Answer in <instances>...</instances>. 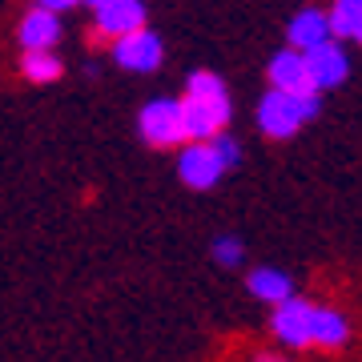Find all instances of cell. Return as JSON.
I'll list each match as a JSON object with an SVG mask.
<instances>
[{"mask_svg": "<svg viewBox=\"0 0 362 362\" xmlns=\"http://www.w3.org/2000/svg\"><path fill=\"white\" fill-rule=\"evenodd\" d=\"M310 117H318V97H314V93L270 89L258 105V125L270 133V137H290V133H298Z\"/></svg>", "mask_w": 362, "mask_h": 362, "instance_id": "1", "label": "cell"}, {"mask_svg": "<svg viewBox=\"0 0 362 362\" xmlns=\"http://www.w3.org/2000/svg\"><path fill=\"white\" fill-rule=\"evenodd\" d=\"M230 97L221 93H189L181 101V117H185V137L189 141H209L214 133H221L230 125Z\"/></svg>", "mask_w": 362, "mask_h": 362, "instance_id": "2", "label": "cell"}, {"mask_svg": "<svg viewBox=\"0 0 362 362\" xmlns=\"http://www.w3.org/2000/svg\"><path fill=\"white\" fill-rule=\"evenodd\" d=\"M137 125H141V137L149 145H157V149H169V145L189 141V137H185L181 101H169V97H161V101H153V105H145L141 117H137Z\"/></svg>", "mask_w": 362, "mask_h": 362, "instance_id": "3", "label": "cell"}, {"mask_svg": "<svg viewBox=\"0 0 362 362\" xmlns=\"http://www.w3.org/2000/svg\"><path fill=\"white\" fill-rule=\"evenodd\" d=\"M302 57H306V73H310L314 93H322V89H334V85H342V81H346V73H350L346 52H342V45H338L334 37H326L322 45L306 49Z\"/></svg>", "mask_w": 362, "mask_h": 362, "instance_id": "4", "label": "cell"}, {"mask_svg": "<svg viewBox=\"0 0 362 362\" xmlns=\"http://www.w3.org/2000/svg\"><path fill=\"white\" fill-rule=\"evenodd\" d=\"M161 37L157 33H149V28H133V33H125V37H117L113 45V57L121 69H133V73H153L157 65H161Z\"/></svg>", "mask_w": 362, "mask_h": 362, "instance_id": "5", "label": "cell"}, {"mask_svg": "<svg viewBox=\"0 0 362 362\" xmlns=\"http://www.w3.org/2000/svg\"><path fill=\"white\" fill-rule=\"evenodd\" d=\"M221 169L226 165L218 161V153H214L209 141H194L177 161V173H181V181H185L189 189H214L218 177H221Z\"/></svg>", "mask_w": 362, "mask_h": 362, "instance_id": "6", "label": "cell"}, {"mask_svg": "<svg viewBox=\"0 0 362 362\" xmlns=\"http://www.w3.org/2000/svg\"><path fill=\"white\" fill-rule=\"evenodd\" d=\"M310 302H302V298H282V302H274V334L282 338L286 346H306L310 342Z\"/></svg>", "mask_w": 362, "mask_h": 362, "instance_id": "7", "label": "cell"}, {"mask_svg": "<svg viewBox=\"0 0 362 362\" xmlns=\"http://www.w3.org/2000/svg\"><path fill=\"white\" fill-rule=\"evenodd\" d=\"M270 85L282 93H314L310 85V73H306V57L298 49H282L274 52L270 61Z\"/></svg>", "mask_w": 362, "mask_h": 362, "instance_id": "8", "label": "cell"}, {"mask_svg": "<svg viewBox=\"0 0 362 362\" xmlns=\"http://www.w3.org/2000/svg\"><path fill=\"white\" fill-rule=\"evenodd\" d=\"M141 25H145L141 0H109V4L97 8V28L109 33V37H125V33H133Z\"/></svg>", "mask_w": 362, "mask_h": 362, "instance_id": "9", "label": "cell"}, {"mask_svg": "<svg viewBox=\"0 0 362 362\" xmlns=\"http://www.w3.org/2000/svg\"><path fill=\"white\" fill-rule=\"evenodd\" d=\"M57 37H61V21H57L52 8H40L37 4V8L21 21V45H25V49H52Z\"/></svg>", "mask_w": 362, "mask_h": 362, "instance_id": "10", "label": "cell"}, {"mask_svg": "<svg viewBox=\"0 0 362 362\" xmlns=\"http://www.w3.org/2000/svg\"><path fill=\"white\" fill-rule=\"evenodd\" d=\"M326 37H330V21H326V13H318V8H306V13H298L294 21H290V49H298V52L322 45Z\"/></svg>", "mask_w": 362, "mask_h": 362, "instance_id": "11", "label": "cell"}, {"mask_svg": "<svg viewBox=\"0 0 362 362\" xmlns=\"http://www.w3.org/2000/svg\"><path fill=\"white\" fill-rule=\"evenodd\" d=\"M246 286H250V294L262 298V302H282V298L294 294V282H290V274L274 270V266H258V270H250Z\"/></svg>", "mask_w": 362, "mask_h": 362, "instance_id": "12", "label": "cell"}, {"mask_svg": "<svg viewBox=\"0 0 362 362\" xmlns=\"http://www.w3.org/2000/svg\"><path fill=\"white\" fill-rule=\"evenodd\" d=\"M310 342L342 346V342H346V318L334 314V310H310Z\"/></svg>", "mask_w": 362, "mask_h": 362, "instance_id": "13", "label": "cell"}, {"mask_svg": "<svg viewBox=\"0 0 362 362\" xmlns=\"http://www.w3.org/2000/svg\"><path fill=\"white\" fill-rule=\"evenodd\" d=\"M326 21H330V37L354 40V33L362 25V0H334V8H330Z\"/></svg>", "mask_w": 362, "mask_h": 362, "instance_id": "14", "label": "cell"}, {"mask_svg": "<svg viewBox=\"0 0 362 362\" xmlns=\"http://www.w3.org/2000/svg\"><path fill=\"white\" fill-rule=\"evenodd\" d=\"M25 77L33 85H49V81L61 77V61L49 49H25Z\"/></svg>", "mask_w": 362, "mask_h": 362, "instance_id": "15", "label": "cell"}, {"mask_svg": "<svg viewBox=\"0 0 362 362\" xmlns=\"http://www.w3.org/2000/svg\"><path fill=\"white\" fill-rule=\"evenodd\" d=\"M209 145H214V153H218L221 165H238V161H242V145L233 141L230 133H214V137H209Z\"/></svg>", "mask_w": 362, "mask_h": 362, "instance_id": "16", "label": "cell"}, {"mask_svg": "<svg viewBox=\"0 0 362 362\" xmlns=\"http://www.w3.org/2000/svg\"><path fill=\"white\" fill-rule=\"evenodd\" d=\"M214 258H218L221 266H238V262L246 258V250H242L238 238H218V242H214Z\"/></svg>", "mask_w": 362, "mask_h": 362, "instance_id": "17", "label": "cell"}, {"mask_svg": "<svg viewBox=\"0 0 362 362\" xmlns=\"http://www.w3.org/2000/svg\"><path fill=\"white\" fill-rule=\"evenodd\" d=\"M40 8H52V13H65V8H73V4H81V0H37Z\"/></svg>", "mask_w": 362, "mask_h": 362, "instance_id": "18", "label": "cell"}, {"mask_svg": "<svg viewBox=\"0 0 362 362\" xmlns=\"http://www.w3.org/2000/svg\"><path fill=\"white\" fill-rule=\"evenodd\" d=\"M258 362H290V358H282V354H258Z\"/></svg>", "mask_w": 362, "mask_h": 362, "instance_id": "19", "label": "cell"}, {"mask_svg": "<svg viewBox=\"0 0 362 362\" xmlns=\"http://www.w3.org/2000/svg\"><path fill=\"white\" fill-rule=\"evenodd\" d=\"M89 4H93V8H101V4H109V0H89Z\"/></svg>", "mask_w": 362, "mask_h": 362, "instance_id": "20", "label": "cell"}, {"mask_svg": "<svg viewBox=\"0 0 362 362\" xmlns=\"http://www.w3.org/2000/svg\"><path fill=\"white\" fill-rule=\"evenodd\" d=\"M354 40H358V45H362V25H358V33H354Z\"/></svg>", "mask_w": 362, "mask_h": 362, "instance_id": "21", "label": "cell"}]
</instances>
